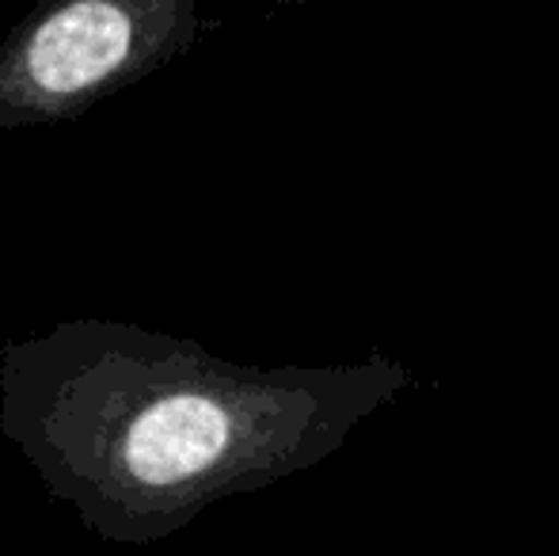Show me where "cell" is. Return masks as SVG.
Returning <instances> with one entry per match:
<instances>
[{
	"instance_id": "1",
	"label": "cell",
	"mask_w": 559,
	"mask_h": 556,
	"mask_svg": "<svg viewBox=\"0 0 559 556\" xmlns=\"http://www.w3.org/2000/svg\"><path fill=\"white\" fill-rule=\"evenodd\" d=\"M289 389L130 320H61L0 351V430L111 545H156L294 442Z\"/></svg>"
},
{
	"instance_id": "2",
	"label": "cell",
	"mask_w": 559,
	"mask_h": 556,
	"mask_svg": "<svg viewBox=\"0 0 559 556\" xmlns=\"http://www.w3.org/2000/svg\"><path fill=\"white\" fill-rule=\"evenodd\" d=\"M194 0H61L0 43V130L73 122L199 38Z\"/></svg>"
}]
</instances>
